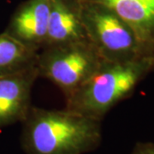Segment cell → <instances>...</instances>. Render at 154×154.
<instances>
[{
  "label": "cell",
  "instance_id": "1",
  "mask_svg": "<svg viewBox=\"0 0 154 154\" xmlns=\"http://www.w3.org/2000/svg\"><path fill=\"white\" fill-rule=\"evenodd\" d=\"M22 123L25 154H86L102 142L101 121L69 110L31 106Z\"/></svg>",
  "mask_w": 154,
  "mask_h": 154
},
{
  "label": "cell",
  "instance_id": "2",
  "mask_svg": "<svg viewBox=\"0 0 154 154\" xmlns=\"http://www.w3.org/2000/svg\"><path fill=\"white\" fill-rule=\"evenodd\" d=\"M153 72L145 59L105 62L93 76L65 99L64 109L102 122L111 109L132 96L138 85Z\"/></svg>",
  "mask_w": 154,
  "mask_h": 154
},
{
  "label": "cell",
  "instance_id": "3",
  "mask_svg": "<svg viewBox=\"0 0 154 154\" xmlns=\"http://www.w3.org/2000/svg\"><path fill=\"white\" fill-rule=\"evenodd\" d=\"M105 61L89 41L44 47L37 54L38 77L53 83L65 99L93 76Z\"/></svg>",
  "mask_w": 154,
  "mask_h": 154
},
{
  "label": "cell",
  "instance_id": "4",
  "mask_svg": "<svg viewBox=\"0 0 154 154\" xmlns=\"http://www.w3.org/2000/svg\"><path fill=\"white\" fill-rule=\"evenodd\" d=\"M78 4L88 41L105 62L127 63L144 59L132 28L116 13L95 4Z\"/></svg>",
  "mask_w": 154,
  "mask_h": 154
},
{
  "label": "cell",
  "instance_id": "5",
  "mask_svg": "<svg viewBox=\"0 0 154 154\" xmlns=\"http://www.w3.org/2000/svg\"><path fill=\"white\" fill-rule=\"evenodd\" d=\"M105 6L132 28L142 58L154 71V0H75Z\"/></svg>",
  "mask_w": 154,
  "mask_h": 154
},
{
  "label": "cell",
  "instance_id": "6",
  "mask_svg": "<svg viewBox=\"0 0 154 154\" xmlns=\"http://www.w3.org/2000/svg\"><path fill=\"white\" fill-rule=\"evenodd\" d=\"M51 0H26L17 6L4 33L27 48H43L49 22Z\"/></svg>",
  "mask_w": 154,
  "mask_h": 154
},
{
  "label": "cell",
  "instance_id": "7",
  "mask_svg": "<svg viewBox=\"0 0 154 154\" xmlns=\"http://www.w3.org/2000/svg\"><path fill=\"white\" fill-rule=\"evenodd\" d=\"M38 78L36 65L0 77V128L24 121L32 106V89Z\"/></svg>",
  "mask_w": 154,
  "mask_h": 154
},
{
  "label": "cell",
  "instance_id": "8",
  "mask_svg": "<svg viewBox=\"0 0 154 154\" xmlns=\"http://www.w3.org/2000/svg\"><path fill=\"white\" fill-rule=\"evenodd\" d=\"M88 41L75 0H51L44 47Z\"/></svg>",
  "mask_w": 154,
  "mask_h": 154
},
{
  "label": "cell",
  "instance_id": "9",
  "mask_svg": "<svg viewBox=\"0 0 154 154\" xmlns=\"http://www.w3.org/2000/svg\"><path fill=\"white\" fill-rule=\"evenodd\" d=\"M37 54L5 33H0V77L18 74L35 66Z\"/></svg>",
  "mask_w": 154,
  "mask_h": 154
},
{
  "label": "cell",
  "instance_id": "10",
  "mask_svg": "<svg viewBox=\"0 0 154 154\" xmlns=\"http://www.w3.org/2000/svg\"><path fill=\"white\" fill-rule=\"evenodd\" d=\"M130 154H154V140L138 141L134 146Z\"/></svg>",
  "mask_w": 154,
  "mask_h": 154
}]
</instances>
